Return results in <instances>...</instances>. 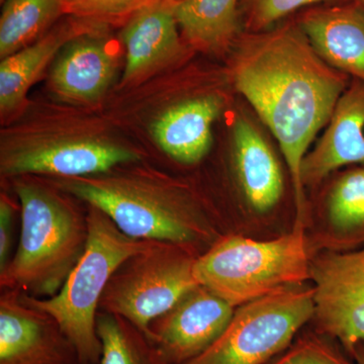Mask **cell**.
<instances>
[{
  "label": "cell",
  "instance_id": "cell-1",
  "mask_svg": "<svg viewBox=\"0 0 364 364\" xmlns=\"http://www.w3.org/2000/svg\"><path fill=\"white\" fill-rule=\"evenodd\" d=\"M226 61L237 95L279 145L293 182L296 221L304 222L301 165L351 77L318 56L294 16L262 32H242Z\"/></svg>",
  "mask_w": 364,
  "mask_h": 364
},
{
  "label": "cell",
  "instance_id": "cell-2",
  "mask_svg": "<svg viewBox=\"0 0 364 364\" xmlns=\"http://www.w3.org/2000/svg\"><path fill=\"white\" fill-rule=\"evenodd\" d=\"M132 164L92 176L46 178L102 210L134 239L178 244L200 255L226 235L198 181Z\"/></svg>",
  "mask_w": 364,
  "mask_h": 364
},
{
  "label": "cell",
  "instance_id": "cell-3",
  "mask_svg": "<svg viewBox=\"0 0 364 364\" xmlns=\"http://www.w3.org/2000/svg\"><path fill=\"white\" fill-rule=\"evenodd\" d=\"M224 195L214 203L226 234L270 239L296 223L291 174L279 145L250 105L228 109Z\"/></svg>",
  "mask_w": 364,
  "mask_h": 364
},
{
  "label": "cell",
  "instance_id": "cell-4",
  "mask_svg": "<svg viewBox=\"0 0 364 364\" xmlns=\"http://www.w3.org/2000/svg\"><path fill=\"white\" fill-rule=\"evenodd\" d=\"M11 184L21 205V232L13 258L0 272V289L51 298L85 252L87 205L80 207V200L46 177H16Z\"/></svg>",
  "mask_w": 364,
  "mask_h": 364
},
{
  "label": "cell",
  "instance_id": "cell-5",
  "mask_svg": "<svg viewBox=\"0 0 364 364\" xmlns=\"http://www.w3.org/2000/svg\"><path fill=\"white\" fill-rule=\"evenodd\" d=\"M312 253L305 223L270 239L226 234L196 261L195 277L227 303L238 308L287 287L311 282Z\"/></svg>",
  "mask_w": 364,
  "mask_h": 364
},
{
  "label": "cell",
  "instance_id": "cell-6",
  "mask_svg": "<svg viewBox=\"0 0 364 364\" xmlns=\"http://www.w3.org/2000/svg\"><path fill=\"white\" fill-rule=\"evenodd\" d=\"M86 205L90 228L87 246L61 291L48 299L23 294L28 304L58 321L75 345L80 364H100L102 347L97 331V317L102 294L124 260L156 241L127 236L102 210Z\"/></svg>",
  "mask_w": 364,
  "mask_h": 364
},
{
  "label": "cell",
  "instance_id": "cell-7",
  "mask_svg": "<svg viewBox=\"0 0 364 364\" xmlns=\"http://www.w3.org/2000/svg\"><path fill=\"white\" fill-rule=\"evenodd\" d=\"M141 159L116 139L66 124L23 127L6 132L0 143V173L9 179L92 176Z\"/></svg>",
  "mask_w": 364,
  "mask_h": 364
},
{
  "label": "cell",
  "instance_id": "cell-8",
  "mask_svg": "<svg viewBox=\"0 0 364 364\" xmlns=\"http://www.w3.org/2000/svg\"><path fill=\"white\" fill-rule=\"evenodd\" d=\"M198 256L186 246L153 242L114 272L100 311L121 316L148 337L151 323L200 284L195 277Z\"/></svg>",
  "mask_w": 364,
  "mask_h": 364
},
{
  "label": "cell",
  "instance_id": "cell-9",
  "mask_svg": "<svg viewBox=\"0 0 364 364\" xmlns=\"http://www.w3.org/2000/svg\"><path fill=\"white\" fill-rule=\"evenodd\" d=\"M314 311L311 282L249 301L207 351L186 364H267L310 324Z\"/></svg>",
  "mask_w": 364,
  "mask_h": 364
},
{
  "label": "cell",
  "instance_id": "cell-10",
  "mask_svg": "<svg viewBox=\"0 0 364 364\" xmlns=\"http://www.w3.org/2000/svg\"><path fill=\"white\" fill-rule=\"evenodd\" d=\"M311 284L315 311L309 327L349 354L364 341V247L314 254Z\"/></svg>",
  "mask_w": 364,
  "mask_h": 364
},
{
  "label": "cell",
  "instance_id": "cell-11",
  "mask_svg": "<svg viewBox=\"0 0 364 364\" xmlns=\"http://www.w3.org/2000/svg\"><path fill=\"white\" fill-rule=\"evenodd\" d=\"M238 95L227 67L213 81L188 93L160 114L152 133L160 149L186 167L202 164L214 148V126Z\"/></svg>",
  "mask_w": 364,
  "mask_h": 364
},
{
  "label": "cell",
  "instance_id": "cell-12",
  "mask_svg": "<svg viewBox=\"0 0 364 364\" xmlns=\"http://www.w3.org/2000/svg\"><path fill=\"white\" fill-rule=\"evenodd\" d=\"M305 229L312 255L364 247V165L335 170L306 193Z\"/></svg>",
  "mask_w": 364,
  "mask_h": 364
},
{
  "label": "cell",
  "instance_id": "cell-13",
  "mask_svg": "<svg viewBox=\"0 0 364 364\" xmlns=\"http://www.w3.org/2000/svg\"><path fill=\"white\" fill-rule=\"evenodd\" d=\"M236 308L198 284L149 326L148 338L169 364H186L221 337Z\"/></svg>",
  "mask_w": 364,
  "mask_h": 364
},
{
  "label": "cell",
  "instance_id": "cell-14",
  "mask_svg": "<svg viewBox=\"0 0 364 364\" xmlns=\"http://www.w3.org/2000/svg\"><path fill=\"white\" fill-rule=\"evenodd\" d=\"M0 364H80L58 321L16 289L0 294Z\"/></svg>",
  "mask_w": 364,
  "mask_h": 364
},
{
  "label": "cell",
  "instance_id": "cell-15",
  "mask_svg": "<svg viewBox=\"0 0 364 364\" xmlns=\"http://www.w3.org/2000/svg\"><path fill=\"white\" fill-rule=\"evenodd\" d=\"M179 0H156L121 28L126 53L123 81L135 82L151 72L181 63L195 52L184 43L176 18Z\"/></svg>",
  "mask_w": 364,
  "mask_h": 364
},
{
  "label": "cell",
  "instance_id": "cell-16",
  "mask_svg": "<svg viewBox=\"0 0 364 364\" xmlns=\"http://www.w3.org/2000/svg\"><path fill=\"white\" fill-rule=\"evenodd\" d=\"M294 16L328 65L364 81V7L359 0L316 4Z\"/></svg>",
  "mask_w": 364,
  "mask_h": 364
},
{
  "label": "cell",
  "instance_id": "cell-17",
  "mask_svg": "<svg viewBox=\"0 0 364 364\" xmlns=\"http://www.w3.org/2000/svg\"><path fill=\"white\" fill-rule=\"evenodd\" d=\"M109 30H97L73 38L53 61L49 85L67 104H95L112 85L117 61Z\"/></svg>",
  "mask_w": 364,
  "mask_h": 364
},
{
  "label": "cell",
  "instance_id": "cell-18",
  "mask_svg": "<svg viewBox=\"0 0 364 364\" xmlns=\"http://www.w3.org/2000/svg\"><path fill=\"white\" fill-rule=\"evenodd\" d=\"M352 165H364V81L354 78L301 165L306 193L335 170Z\"/></svg>",
  "mask_w": 364,
  "mask_h": 364
},
{
  "label": "cell",
  "instance_id": "cell-19",
  "mask_svg": "<svg viewBox=\"0 0 364 364\" xmlns=\"http://www.w3.org/2000/svg\"><path fill=\"white\" fill-rule=\"evenodd\" d=\"M104 28L64 16L40 39L2 59L0 64V112L2 116H11L21 109L28 90L69 41L81 33Z\"/></svg>",
  "mask_w": 364,
  "mask_h": 364
},
{
  "label": "cell",
  "instance_id": "cell-20",
  "mask_svg": "<svg viewBox=\"0 0 364 364\" xmlns=\"http://www.w3.org/2000/svg\"><path fill=\"white\" fill-rule=\"evenodd\" d=\"M240 0H179L176 18L184 43L193 52L227 58L241 35Z\"/></svg>",
  "mask_w": 364,
  "mask_h": 364
},
{
  "label": "cell",
  "instance_id": "cell-21",
  "mask_svg": "<svg viewBox=\"0 0 364 364\" xmlns=\"http://www.w3.org/2000/svg\"><path fill=\"white\" fill-rule=\"evenodd\" d=\"M63 16L61 0H6L0 16V57L40 39Z\"/></svg>",
  "mask_w": 364,
  "mask_h": 364
},
{
  "label": "cell",
  "instance_id": "cell-22",
  "mask_svg": "<svg viewBox=\"0 0 364 364\" xmlns=\"http://www.w3.org/2000/svg\"><path fill=\"white\" fill-rule=\"evenodd\" d=\"M97 331L102 347L100 364H169L149 338L121 316L100 311Z\"/></svg>",
  "mask_w": 364,
  "mask_h": 364
},
{
  "label": "cell",
  "instance_id": "cell-23",
  "mask_svg": "<svg viewBox=\"0 0 364 364\" xmlns=\"http://www.w3.org/2000/svg\"><path fill=\"white\" fill-rule=\"evenodd\" d=\"M267 364L355 363L336 340L306 326L286 350Z\"/></svg>",
  "mask_w": 364,
  "mask_h": 364
},
{
  "label": "cell",
  "instance_id": "cell-24",
  "mask_svg": "<svg viewBox=\"0 0 364 364\" xmlns=\"http://www.w3.org/2000/svg\"><path fill=\"white\" fill-rule=\"evenodd\" d=\"M156 0H61L64 16L100 28H123L141 9Z\"/></svg>",
  "mask_w": 364,
  "mask_h": 364
},
{
  "label": "cell",
  "instance_id": "cell-25",
  "mask_svg": "<svg viewBox=\"0 0 364 364\" xmlns=\"http://www.w3.org/2000/svg\"><path fill=\"white\" fill-rule=\"evenodd\" d=\"M341 0H240L239 16L242 31L258 33L316 4Z\"/></svg>",
  "mask_w": 364,
  "mask_h": 364
},
{
  "label": "cell",
  "instance_id": "cell-26",
  "mask_svg": "<svg viewBox=\"0 0 364 364\" xmlns=\"http://www.w3.org/2000/svg\"><path fill=\"white\" fill-rule=\"evenodd\" d=\"M21 214L20 203H16L7 193L0 196V272L6 269L13 258L16 219Z\"/></svg>",
  "mask_w": 364,
  "mask_h": 364
},
{
  "label": "cell",
  "instance_id": "cell-27",
  "mask_svg": "<svg viewBox=\"0 0 364 364\" xmlns=\"http://www.w3.org/2000/svg\"><path fill=\"white\" fill-rule=\"evenodd\" d=\"M355 364H364V341L354 347L348 354Z\"/></svg>",
  "mask_w": 364,
  "mask_h": 364
},
{
  "label": "cell",
  "instance_id": "cell-28",
  "mask_svg": "<svg viewBox=\"0 0 364 364\" xmlns=\"http://www.w3.org/2000/svg\"><path fill=\"white\" fill-rule=\"evenodd\" d=\"M359 2H360V4H363L364 7V0H359Z\"/></svg>",
  "mask_w": 364,
  "mask_h": 364
},
{
  "label": "cell",
  "instance_id": "cell-29",
  "mask_svg": "<svg viewBox=\"0 0 364 364\" xmlns=\"http://www.w3.org/2000/svg\"><path fill=\"white\" fill-rule=\"evenodd\" d=\"M4 1H6V0H1V4H4Z\"/></svg>",
  "mask_w": 364,
  "mask_h": 364
}]
</instances>
